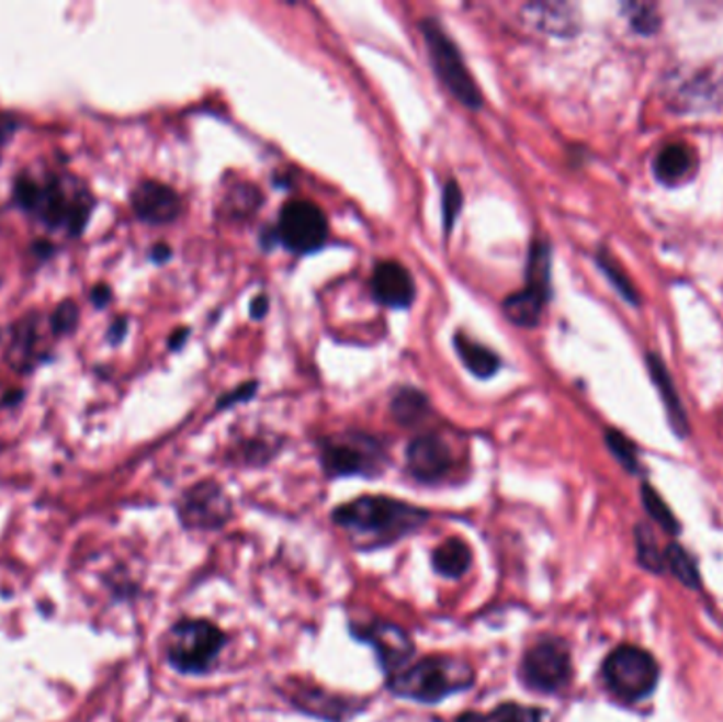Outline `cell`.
<instances>
[{"label":"cell","mask_w":723,"mask_h":722,"mask_svg":"<svg viewBox=\"0 0 723 722\" xmlns=\"http://www.w3.org/2000/svg\"><path fill=\"white\" fill-rule=\"evenodd\" d=\"M335 521L349 534L373 544L398 541L428 521V512L385 496H362L335 511Z\"/></svg>","instance_id":"1"},{"label":"cell","mask_w":723,"mask_h":722,"mask_svg":"<svg viewBox=\"0 0 723 722\" xmlns=\"http://www.w3.org/2000/svg\"><path fill=\"white\" fill-rule=\"evenodd\" d=\"M13 198L20 208L38 218L52 229H66L70 236H79L88 225L93 202L86 191L70 193L56 177L43 181L22 174L13 182Z\"/></svg>","instance_id":"2"},{"label":"cell","mask_w":723,"mask_h":722,"mask_svg":"<svg viewBox=\"0 0 723 722\" xmlns=\"http://www.w3.org/2000/svg\"><path fill=\"white\" fill-rule=\"evenodd\" d=\"M472 680L474 674L467 663L457 657L438 655L421 659L405 672H398L389 680V691L413 701L438 703L453 692L467 689Z\"/></svg>","instance_id":"3"},{"label":"cell","mask_w":723,"mask_h":722,"mask_svg":"<svg viewBox=\"0 0 723 722\" xmlns=\"http://www.w3.org/2000/svg\"><path fill=\"white\" fill-rule=\"evenodd\" d=\"M421 34L428 47V58L432 64L438 81L444 86V90L470 111L483 109V91L478 90L476 79L472 77L467 64L463 61L462 52L451 38V34L444 31L434 18H423Z\"/></svg>","instance_id":"4"},{"label":"cell","mask_w":723,"mask_h":722,"mask_svg":"<svg viewBox=\"0 0 723 722\" xmlns=\"http://www.w3.org/2000/svg\"><path fill=\"white\" fill-rule=\"evenodd\" d=\"M603 678L615 697L624 701H639L654 692L660 669L647 651L624 644L618 646L603 663Z\"/></svg>","instance_id":"5"},{"label":"cell","mask_w":723,"mask_h":722,"mask_svg":"<svg viewBox=\"0 0 723 722\" xmlns=\"http://www.w3.org/2000/svg\"><path fill=\"white\" fill-rule=\"evenodd\" d=\"M385 460L387 455L381 441L364 432H346L321 443V464L332 477H373L383 471Z\"/></svg>","instance_id":"6"},{"label":"cell","mask_w":723,"mask_h":722,"mask_svg":"<svg viewBox=\"0 0 723 722\" xmlns=\"http://www.w3.org/2000/svg\"><path fill=\"white\" fill-rule=\"evenodd\" d=\"M225 646V633L210 621H182L168 640V659L182 674H202Z\"/></svg>","instance_id":"7"},{"label":"cell","mask_w":723,"mask_h":722,"mask_svg":"<svg viewBox=\"0 0 723 722\" xmlns=\"http://www.w3.org/2000/svg\"><path fill=\"white\" fill-rule=\"evenodd\" d=\"M278 241L294 255H312L328 240V218L314 202H286L273 227Z\"/></svg>","instance_id":"8"},{"label":"cell","mask_w":723,"mask_h":722,"mask_svg":"<svg viewBox=\"0 0 723 722\" xmlns=\"http://www.w3.org/2000/svg\"><path fill=\"white\" fill-rule=\"evenodd\" d=\"M524 685L533 691H561L572 678V657L561 640H542L531 646L521 665Z\"/></svg>","instance_id":"9"},{"label":"cell","mask_w":723,"mask_h":722,"mask_svg":"<svg viewBox=\"0 0 723 722\" xmlns=\"http://www.w3.org/2000/svg\"><path fill=\"white\" fill-rule=\"evenodd\" d=\"M406 469L417 482H442L453 469V452L440 435H421L406 448Z\"/></svg>","instance_id":"10"},{"label":"cell","mask_w":723,"mask_h":722,"mask_svg":"<svg viewBox=\"0 0 723 722\" xmlns=\"http://www.w3.org/2000/svg\"><path fill=\"white\" fill-rule=\"evenodd\" d=\"M132 208L145 223L168 225L182 214V200L172 187L159 181H145L132 193Z\"/></svg>","instance_id":"11"},{"label":"cell","mask_w":723,"mask_h":722,"mask_svg":"<svg viewBox=\"0 0 723 722\" xmlns=\"http://www.w3.org/2000/svg\"><path fill=\"white\" fill-rule=\"evenodd\" d=\"M180 512L184 523L193 528H214L229 517V498L216 483H200L189 489Z\"/></svg>","instance_id":"12"},{"label":"cell","mask_w":723,"mask_h":722,"mask_svg":"<svg viewBox=\"0 0 723 722\" xmlns=\"http://www.w3.org/2000/svg\"><path fill=\"white\" fill-rule=\"evenodd\" d=\"M371 289L376 302L394 309H406L417 295L413 275L398 261H379L371 278Z\"/></svg>","instance_id":"13"},{"label":"cell","mask_w":723,"mask_h":722,"mask_svg":"<svg viewBox=\"0 0 723 722\" xmlns=\"http://www.w3.org/2000/svg\"><path fill=\"white\" fill-rule=\"evenodd\" d=\"M360 638H364L369 644L375 646L379 659L389 672L398 674V667L405 665L408 657L413 655V644H410L408 635L396 625L379 621L375 625L362 630Z\"/></svg>","instance_id":"14"},{"label":"cell","mask_w":723,"mask_h":722,"mask_svg":"<svg viewBox=\"0 0 723 722\" xmlns=\"http://www.w3.org/2000/svg\"><path fill=\"white\" fill-rule=\"evenodd\" d=\"M524 20L535 31L550 36H572L578 31L574 7L563 2H531L524 7Z\"/></svg>","instance_id":"15"},{"label":"cell","mask_w":723,"mask_h":722,"mask_svg":"<svg viewBox=\"0 0 723 722\" xmlns=\"http://www.w3.org/2000/svg\"><path fill=\"white\" fill-rule=\"evenodd\" d=\"M549 295L535 291V289H529V286H522L519 293H512L504 300V314L506 318L517 325V327H524V329H531V327H538L542 316H544V307H546V302H549Z\"/></svg>","instance_id":"16"},{"label":"cell","mask_w":723,"mask_h":722,"mask_svg":"<svg viewBox=\"0 0 723 722\" xmlns=\"http://www.w3.org/2000/svg\"><path fill=\"white\" fill-rule=\"evenodd\" d=\"M453 346H455V352H457L460 361L465 364V369L474 377L489 380V377H493L499 371V366H501L499 357L493 352L492 348H487L485 343L474 341L465 332H455Z\"/></svg>","instance_id":"17"},{"label":"cell","mask_w":723,"mask_h":722,"mask_svg":"<svg viewBox=\"0 0 723 722\" xmlns=\"http://www.w3.org/2000/svg\"><path fill=\"white\" fill-rule=\"evenodd\" d=\"M647 364H649V373H652V380L656 384V388L660 391V396L665 401L666 411L670 416V421L675 426V430L679 435H686L688 430V418H686V411H684V405L679 401V394L675 391V384L666 371L665 362L660 361L658 354H649L647 357Z\"/></svg>","instance_id":"18"},{"label":"cell","mask_w":723,"mask_h":722,"mask_svg":"<svg viewBox=\"0 0 723 722\" xmlns=\"http://www.w3.org/2000/svg\"><path fill=\"white\" fill-rule=\"evenodd\" d=\"M694 168V153L686 145H666L656 157V177L666 184H675L690 177Z\"/></svg>","instance_id":"19"},{"label":"cell","mask_w":723,"mask_h":722,"mask_svg":"<svg viewBox=\"0 0 723 722\" xmlns=\"http://www.w3.org/2000/svg\"><path fill=\"white\" fill-rule=\"evenodd\" d=\"M434 568L438 574L449 576V578H457L462 576L463 572L470 568L472 564V551L465 542L460 539H449L442 542L434 551Z\"/></svg>","instance_id":"20"},{"label":"cell","mask_w":723,"mask_h":722,"mask_svg":"<svg viewBox=\"0 0 723 722\" xmlns=\"http://www.w3.org/2000/svg\"><path fill=\"white\" fill-rule=\"evenodd\" d=\"M550 268H552V255H550L549 241H533L527 257L524 286L535 289L550 297Z\"/></svg>","instance_id":"21"},{"label":"cell","mask_w":723,"mask_h":722,"mask_svg":"<svg viewBox=\"0 0 723 722\" xmlns=\"http://www.w3.org/2000/svg\"><path fill=\"white\" fill-rule=\"evenodd\" d=\"M392 416L403 426H415L430 414L428 396L417 388H400L392 398Z\"/></svg>","instance_id":"22"},{"label":"cell","mask_w":723,"mask_h":722,"mask_svg":"<svg viewBox=\"0 0 723 722\" xmlns=\"http://www.w3.org/2000/svg\"><path fill=\"white\" fill-rule=\"evenodd\" d=\"M665 568L673 572L686 587H700V574L692 557L679 544H668L665 551Z\"/></svg>","instance_id":"23"},{"label":"cell","mask_w":723,"mask_h":722,"mask_svg":"<svg viewBox=\"0 0 723 722\" xmlns=\"http://www.w3.org/2000/svg\"><path fill=\"white\" fill-rule=\"evenodd\" d=\"M641 498L647 512L658 521V526L668 532V534H677L679 532V521L675 519L673 511L666 507L665 500L660 498V494L652 487V485H643L641 487Z\"/></svg>","instance_id":"24"},{"label":"cell","mask_w":723,"mask_h":722,"mask_svg":"<svg viewBox=\"0 0 723 722\" xmlns=\"http://www.w3.org/2000/svg\"><path fill=\"white\" fill-rule=\"evenodd\" d=\"M261 193L252 184H237L229 191V195L225 200V208L231 216L246 218L261 206Z\"/></svg>","instance_id":"25"},{"label":"cell","mask_w":723,"mask_h":722,"mask_svg":"<svg viewBox=\"0 0 723 722\" xmlns=\"http://www.w3.org/2000/svg\"><path fill=\"white\" fill-rule=\"evenodd\" d=\"M597 263H599V268L603 270V273L608 275L609 282L615 286V291H618L626 302L636 305V303H639V297H636L635 286H633V282L629 280V275L622 271V268L613 261L611 252H609V250H601V252L597 255Z\"/></svg>","instance_id":"26"},{"label":"cell","mask_w":723,"mask_h":722,"mask_svg":"<svg viewBox=\"0 0 723 722\" xmlns=\"http://www.w3.org/2000/svg\"><path fill=\"white\" fill-rule=\"evenodd\" d=\"M636 549H639V562L645 568L654 572L665 571V553H658L652 532L645 526L636 528Z\"/></svg>","instance_id":"27"},{"label":"cell","mask_w":723,"mask_h":722,"mask_svg":"<svg viewBox=\"0 0 723 722\" xmlns=\"http://www.w3.org/2000/svg\"><path fill=\"white\" fill-rule=\"evenodd\" d=\"M481 722H544V714L519 703H501L489 717H481Z\"/></svg>","instance_id":"28"},{"label":"cell","mask_w":723,"mask_h":722,"mask_svg":"<svg viewBox=\"0 0 723 722\" xmlns=\"http://www.w3.org/2000/svg\"><path fill=\"white\" fill-rule=\"evenodd\" d=\"M463 206V193L460 189L457 181L447 182L442 187V227H444V234H451L460 212H462Z\"/></svg>","instance_id":"29"},{"label":"cell","mask_w":723,"mask_h":722,"mask_svg":"<svg viewBox=\"0 0 723 722\" xmlns=\"http://www.w3.org/2000/svg\"><path fill=\"white\" fill-rule=\"evenodd\" d=\"M606 443H608L609 450L611 453L618 458V462L631 471V473H636L639 471V460H636V450L635 445L618 430H608L606 432Z\"/></svg>","instance_id":"30"},{"label":"cell","mask_w":723,"mask_h":722,"mask_svg":"<svg viewBox=\"0 0 723 722\" xmlns=\"http://www.w3.org/2000/svg\"><path fill=\"white\" fill-rule=\"evenodd\" d=\"M79 323V307L75 302H61L58 307L54 309L52 318H49V327L56 335H66L77 329Z\"/></svg>","instance_id":"31"},{"label":"cell","mask_w":723,"mask_h":722,"mask_svg":"<svg viewBox=\"0 0 723 722\" xmlns=\"http://www.w3.org/2000/svg\"><path fill=\"white\" fill-rule=\"evenodd\" d=\"M626 11H629V18H631V24L641 34H652L660 24L658 13L652 4H629Z\"/></svg>","instance_id":"32"},{"label":"cell","mask_w":723,"mask_h":722,"mask_svg":"<svg viewBox=\"0 0 723 722\" xmlns=\"http://www.w3.org/2000/svg\"><path fill=\"white\" fill-rule=\"evenodd\" d=\"M257 388H259V384H257V382H248V384H241L239 388H235V391L229 392V394H225V396L218 401V409H227V407H231V405H235V403H241V401H248V398H252V396L257 394Z\"/></svg>","instance_id":"33"},{"label":"cell","mask_w":723,"mask_h":722,"mask_svg":"<svg viewBox=\"0 0 723 722\" xmlns=\"http://www.w3.org/2000/svg\"><path fill=\"white\" fill-rule=\"evenodd\" d=\"M267 312H269V297H267L264 293H261V295H257V297L252 300V305H250V316H252L255 320H262V318L267 316Z\"/></svg>","instance_id":"34"},{"label":"cell","mask_w":723,"mask_h":722,"mask_svg":"<svg viewBox=\"0 0 723 722\" xmlns=\"http://www.w3.org/2000/svg\"><path fill=\"white\" fill-rule=\"evenodd\" d=\"M170 257H172V248L168 244H155L150 248V259L155 263H166V261H170Z\"/></svg>","instance_id":"35"},{"label":"cell","mask_w":723,"mask_h":722,"mask_svg":"<svg viewBox=\"0 0 723 722\" xmlns=\"http://www.w3.org/2000/svg\"><path fill=\"white\" fill-rule=\"evenodd\" d=\"M111 297H113V293H111V289L106 284H98L93 289V293H91V302L95 303L98 307H104L106 303L111 302Z\"/></svg>","instance_id":"36"},{"label":"cell","mask_w":723,"mask_h":722,"mask_svg":"<svg viewBox=\"0 0 723 722\" xmlns=\"http://www.w3.org/2000/svg\"><path fill=\"white\" fill-rule=\"evenodd\" d=\"M13 129H15V121L11 120V117L0 115V149L4 147V143L9 140V136L13 134Z\"/></svg>","instance_id":"37"},{"label":"cell","mask_w":723,"mask_h":722,"mask_svg":"<svg viewBox=\"0 0 723 722\" xmlns=\"http://www.w3.org/2000/svg\"><path fill=\"white\" fill-rule=\"evenodd\" d=\"M125 331H127V323H125V318H118L115 325H113L111 332H109V337H111L113 341H121Z\"/></svg>","instance_id":"38"},{"label":"cell","mask_w":723,"mask_h":722,"mask_svg":"<svg viewBox=\"0 0 723 722\" xmlns=\"http://www.w3.org/2000/svg\"><path fill=\"white\" fill-rule=\"evenodd\" d=\"M187 335H189V329H180V331L174 332V335H172V341H170V348H172V350H178V348L184 343Z\"/></svg>","instance_id":"39"},{"label":"cell","mask_w":723,"mask_h":722,"mask_svg":"<svg viewBox=\"0 0 723 722\" xmlns=\"http://www.w3.org/2000/svg\"><path fill=\"white\" fill-rule=\"evenodd\" d=\"M34 250H36L41 257H49V252H52L54 248H52L49 241H38V244H34Z\"/></svg>","instance_id":"40"}]
</instances>
